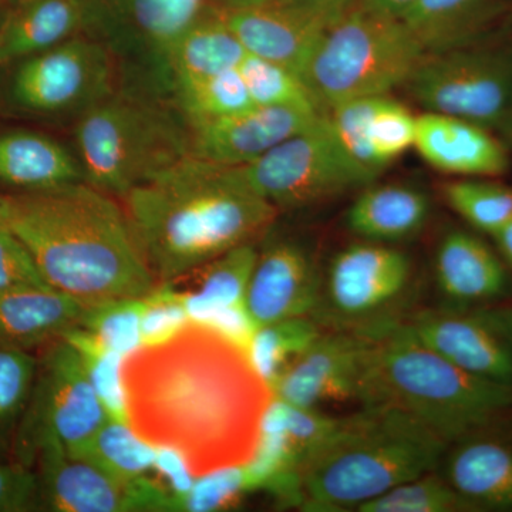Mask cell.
<instances>
[{"label": "cell", "mask_w": 512, "mask_h": 512, "mask_svg": "<svg viewBox=\"0 0 512 512\" xmlns=\"http://www.w3.org/2000/svg\"><path fill=\"white\" fill-rule=\"evenodd\" d=\"M130 426L154 446L183 451L195 476L254 456L274 399L247 353L192 322L163 345L126 357Z\"/></svg>", "instance_id": "6da1fadb"}, {"label": "cell", "mask_w": 512, "mask_h": 512, "mask_svg": "<svg viewBox=\"0 0 512 512\" xmlns=\"http://www.w3.org/2000/svg\"><path fill=\"white\" fill-rule=\"evenodd\" d=\"M5 224L47 285L84 306L141 298L158 285L124 211L86 183L10 197Z\"/></svg>", "instance_id": "7a4b0ae2"}, {"label": "cell", "mask_w": 512, "mask_h": 512, "mask_svg": "<svg viewBox=\"0 0 512 512\" xmlns=\"http://www.w3.org/2000/svg\"><path fill=\"white\" fill-rule=\"evenodd\" d=\"M124 211L158 282H174L274 222L271 202L239 180L235 167L190 154L123 197Z\"/></svg>", "instance_id": "3957f363"}, {"label": "cell", "mask_w": 512, "mask_h": 512, "mask_svg": "<svg viewBox=\"0 0 512 512\" xmlns=\"http://www.w3.org/2000/svg\"><path fill=\"white\" fill-rule=\"evenodd\" d=\"M450 444L409 414L363 407L342 417L299 468V507L357 510L397 485L437 470Z\"/></svg>", "instance_id": "277c9868"}, {"label": "cell", "mask_w": 512, "mask_h": 512, "mask_svg": "<svg viewBox=\"0 0 512 512\" xmlns=\"http://www.w3.org/2000/svg\"><path fill=\"white\" fill-rule=\"evenodd\" d=\"M421 421L448 444L512 407V384L471 375L414 338L406 325L376 326L356 399Z\"/></svg>", "instance_id": "5b68a950"}, {"label": "cell", "mask_w": 512, "mask_h": 512, "mask_svg": "<svg viewBox=\"0 0 512 512\" xmlns=\"http://www.w3.org/2000/svg\"><path fill=\"white\" fill-rule=\"evenodd\" d=\"M74 136L84 183L120 198L192 154L170 111L133 96L110 93L87 107Z\"/></svg>", "instance_id": "8992f818"}, {"label": "cell", "mask_w": 512, "mask_h": 512, "mask_svg": "<svg viewBox=\"0 0 512 512\" xmlns=\"http://www.w3.org/2000/svg\"><path fill=\"white\" fill-rule=\"evenodd\" d=\"M427 53L400 19L362 8L342 13L303 67L320 109L382 97L409 82Z\"/></svg>", "instance_id": "52a82bcc"}, {"label": "cell", "mask_w": 512, "mask_h": 512, "mask_svg": "<svg viewBox=\"0 0 512 512\" xmlns=\"http://www.w3.org/2000/svg\"><path fill=\"white\" fill-rule=\"evenodd\" d=\"M239 180L276 208L329 200L365 187L376 175L357 164L323 114L252 163L235 167Z\"/></svg>", "instance_id": "ba28073f"}, {"label": "cell", "mask_w": 512, "mask_h": 512, "mask_svg": "<svg viewBox=\"0 0 512 512\" xmlns=\"http://www.w3.org/2000/svg\"><path fill=\"white\" fill-rule=\"evenodd\" d=\"M406 86L426 111L504 128L512 109V43L481 39L427 55Z\"/></svg>", "instance_id": "9c48e42d"}, {"label": "cell", "mask_w": 512, "mask_h": 512, "mask_svg": "<svg viewBox=\"0 0 512 512\" xmlns=\"http://www.w3.org/2000/svg\"><path fill=\"white\" fill-rule=\"evenodd\" d=\"M36 382L23 424L22 446L28 453L36 454L40 447L52 443L73 454L110 419L82 357L66 340H57L47 353Z\"/></svg>", "instance_id": "30bf717a"}, {"label": "cell", "mask_w": 512, "mask_h": 512, "mask_svg": "<svg viewBox=\"0 0 512 512\" xmlns=\"http://www.w3.org/2000/svg\"><path fill=\"white\" fill-rule=\"evenodd\" d=\"M86 35L111 55L146 67L170 89L168 57L178 37L202 15L205 0H82Z\"/></svg>", "instance_id": "8fae6325"}, {"label": "cell", "mask_w": 512, "mask_h": 512, "mask_svg": "<svg viewBox=\"0 0 512 512\" xmlns=\"http://www.w3.org/2000/svg\"><path fill=\"white\" fill-rule=\"evenodd\" d=\"M99 40L82 35L20 60L10 94L30 113L82 111L111 93L113 60Z\"/></svg>", "instance_id": "7c38bea8"}, {"label": "cell", "mask_w": 512, "mask_h": 512, "mask_svg": "<svg viewBox=\"0 0 512 512\" xmlns=\"http://www.w3.org/2000/svg\"><path fill=\"white\" fill-rule=\"evenodd\" d=\"M214 13L249 55L282 64L301 77L309 56L343 12L333 0H251Z\"/></svg>", "instance_id": "4fadbf2b"}, {"label": "cell", "mask_w": 512, "mask_h": 512, "mask_svg": "<svg viewBox=\"0 0 512 512\" xmlns=\"http://www.w3.org/2000/svg\"><path fill=\"white\" fill-rule=\"evenodd\" d=\"M410 274L409 258L399 249L380 242L349 245L330 262L320 286L319 306L325 305L329 315L346 323L343 329H355L356 323H362L359 329H363L367 320L399 301Z\"/></svg>", "instance_id": "5bb4252c"}, {"label": "cell", "mask_w": 512, "mask_h": 512, "mask_svg": "<svg viewBox=\"0 0 512 512\" xmlns=\"http://www.w3.org/2000/svg\"><path fill=\"white\" fill-rule=\"evenodd\" d=\"M406 326L414 338L460 369L512 384V330L505 313L424 311Z\"/></svg>", "instance_id": "9a60e30c"}, {"label": "cell", "mask_w": 512, "mask_h": 512, "mask_svg": "<svg viewBox=\"0 0 512 512\" xmlns=\"http://www.w3.org/2000/svg\"><path fill=\"white\" fill-rule=\"evenodd\" d=\"M376 326L322 335L276 379V399L305 409L355 400Z\"/></svg>", "instance_id": "2e32d148"}, {"label": "cell", "mask_w": 512, "mask_h": 512, "mask_svg": "<svg viewBox=\"0 0 512 512\" xmlns=\"http://www.w3.org/2000/svg\"><path fill=\"white\" fill-rule=\"evenodd\" d=\"M320 116L323 114L288 107L256 106L235 116L190 126L191 151L212 163L239 167L302 133Z\"/></svg>", "instance_id": "e0dca14e"}, {"label": "cell", "mask_w": 512, "mask_h": 512, "mask_svg": "<svg viewBox=\"0 0 512 512\" xmlns=\"http://www.w3.org/2000/svg\"><path fill=\"white\" fill-rule=\"evenodd\" d=\"M318 272L305 249L279 241L258 255L247 292L248 311L256 325L311 316L320 299Z\"/></svg>", "instance_id": "ac0fdd59"}, {"label": "cell", "mask_w": 512, "mask_h": 512, "mask_svg": "<svg viewBox=\"0 0 512 512\" xmlns=\"http://www.w3.org/2000/svg\"><path fill=\"white\" fill-rule=\"evenodd\" d=\"M39 456V510L53 512H131L130 481L120 480L57 444Z\"/></svg>", "instance_id": "d6986e66"}, {"label": "cell", "mask_w": 512, "mask_h": 512, "mask_svg": "<svg viewBox=\"0 0 512 512\" xmlns=\"http://www.w3.org/2000/svg\"><path fill=\"white\" fill-rule=\"evenodd\" d=\"M414 147L441 173L461 177H497L510 167L507 148L493 130L447 114L417 116Z\"/></svg>", "instance_id": "ffe728a7"}, {"label": "cell", "mask_w": 512, "mask_h": 512, "mask_svg": "<svg viewBox=\"0 0 512 512\" xmlns=\"http://www.w3.org/2000/svg\"><path fill=\"white\" fill-rule=\"evenodd\" d=\"M447 483L474 510H512V444L470 434L444 453Z\"/></svg>", "instance_id": "44dd1931"}, {"label": "cell", "mask_w": 512, "mask_h": 512, "mask_svg": "<svg viewBox=\"0 0 512 512\" xmlns=\"http://www.w3.org/2000/svg\"><path fill=\"white\" fill-rule=\"evenodd\" d=\"M82 0H18L0 22V64L20 62L86 35Z\"/></svg>", "instance_id": "7402d4cb"}, {"label": "cell", "mask_w": 512, "mask_h": 512, "mask_svg": "<svg viewBox=\"0 0 512 512\" xmlns=\"http://www.w3.org/2000/svg\"><path fill=\"white\" fill-rule=\"evenodd\" d=\"M86 306L43 286L0 295V348L29 350L62 339L80 325Z\"/></svg>", "instance_id": "603a6c76"}, {"label": "cell", "mask_w": 512, "mask_h": 512, "mask_svg": "<svg viewBox=\"0 0 512 512\" xmlns=\"http://www.w3.org/2000/svg\"><path fill=\"white\" fill-rule=\"evenodd\" d=\"M436 281L446 298L468 305L503 295L508 276L493 249L476 235L457 229L448 232L437 248Z\"/></svg>", "instance_id": "cb8c5ba5"}, {"label": "cell", "mask_w": 512, "mask_h": 512, "mask_svg": "<svg viewBox=\"0 0 512 512\" xmlns=\"http://www.w3.org/2000/svg\"><path fill=\"white\" fill-rule=\"evenodd\" d=\"M0 181L25 192L84 183L82 164L46 134L12 130L0 134Z\"/></svg>", "instance_id": "d4e9b609"}, {"label": "cell", "mask_w": 512, "mask_h": 512, "mask_svg": "<svg viewBox=\"0 0 512 512\" xmlns=\"http://www.w3.org/2000/svg\"><path fill=\"white\" fill-rule=\"evenodd\" d=\"M248 52L215 13L195 20L168 57V83L175 93L191 84L238 69Z\"/></svg>", "instance_id": "484cf974"}, {"label": "cell", "mask_w": 512, "mask_h": 512, "mask_svg": "<svg viewBox=\"0 0 512 512\" xmlns=\"http://www.w3.org/2000/svg\"><path fill=\"white\" fill-rule=\"evenodd\" d=\"M429 212V198L417 188L375 185L356 198L346 221L357 237L384 244L417 234L426 224Z\"/></svg>", "instance_id": "4316f807"}, {"label": "cell", "mask_w": 512, "mask_h": 512, "mask_svg": "<svg viewBox=\"0 0 512 512\" xmlns=\"http://www.w3.org/2000/svg\"><path fill=\"white\" fill-rule=\"evenodd\" d=\"M495 13V0H414L400 20L433 55L483 39Z\"/></svg>", "instance_id": "83f0119b"}, {"label": "cell", "mask_w": 512, "mask_h": 512, "mask_svg": "<svg viewBox=\"0 0 512 512\" xmlns=\"http://www.w3.org/2000/svg\"><path fill=\"white\" fill-rule=\"evenodd\" d=\"M258 255L254 245L244 244L202 266L200 289L185 293L190 320L202 323L218 309L247 303L248 286Z\"/></svg>", "instance_id": "f1b7e54d"}, {"label": "cell", "mask_w": 512, "mask_h": 512, "mask_svg": "<svg viewBox=\"0 0 512 512\" xmlns=\"http://www.w3.org/2000/svg\"><path fill=\"white\" fill-rule=\"evenodd\" d=\"M70 456L84 458L120 480L147 476L156 460V446L128 423L107 419L103 426Z\"/></svg>", "instance_id": "f546056e"}, {"label": "cell", "mask_w": 512, "mask_h": 512, "mask_svg": "<svg viewBox=\"0 0 512 512\" xmlns=\"http://www.w3.org/2000/svg\"><path fill=\"white\" fill-rule=\"evenodd\" d=\"M322 336L319 325L309 316L268 323L256 329L248 357L269 387Z\"/></svg>", "instance_id": "4dcf8cb0"}, {"label": "cell", "mask_w": 512, "mask_h": 512, "mask_svg": "<svg viewBox=\"0 0 512 512\" xmlns=\"http://www.w3.org/2000/svg\"><path fill=\"white\" fill-rule=\"evenodd\" d=\"M62 339L70 343L82 357L94 392L99 396L110 419L130 424L124 376L126 356L101 345L99 340L80 326L70 329Z\"/></svg>", "instance_id": "1f68e13d"}, {"label": "cell", "mask_w": 512, "mask_h": 512, "mask_svg": "<svg viewBox=\"0 0 512 512\" xmlns=\"http://www.w3.org/2000/svg\"><path fill=\"white\" fill-rule=\"evenodd\" d=\"M238 70L255 106L288 107L323 114L311 90L288 67L248 53Z\"/></svg>", "instance_id": "d6a6232c"}, {"label": "cell", "mask_w": 512, "mask_h": 512, "mask_svg": "<svg viewBox=\"0 0 512 512\" xmlns=\"http://www.w3.org/2000/svg\"><path fill=\"white\" fill-rule=\"evenodd\" d=\"M175 94L190 126L235 116L256 107L238 69L201 80Z\"/></svg>", "instance_id": "836d02e7"}, {"label": "cell", "mask_w": 512, "mask_h": 512, "mask_svg": "<svg viewBox=\"0 0 512 512\" xmlns=\"http://www.w3.org/2000/svg\"><path fill=\"white\" fill-rule=\"evenodd\" d=\"M474 510L437 470L397 485L360 505L359 512H456Z\"/></svg>", "instance_id": "e575fe53"}, {"label": "cell", "mask_w": 512, "mask_h": 512, "mask_svg": "<svg viewBox=\"0 0 512 512\" xmlns=\"http://www.w3.org/2000/svg\"><path fill=\"white\" fill-rule=\"evenodd\" d=\"M444 195L450 207L491 237L512 220V188L481 180L454 181Z\"/></svg>", "instance_id": "d590c367"}, {"label": "cell", "mask_w": 512, "mask_h": 512, "mask_svg": "<svg viewBox=\"0 0 512 512\" xmlns=\"http://www.w3.org/2000/svg\"><path fill=\"white\" fill-rule=\"evenodd\" d=\"M141 298H119L84 308L80 328L99 340L101 345L128 356L141 348Z\"/></svg>", "instance_id": "8d00e7d4"}, {"label": "cell", "mask_w": 512, "mask_h": 512, "mask_svg": "<svg viewBox=\"0 0 512 512\" xmlns=\"http://www.w3.org/2000/svg\"><path fill=\"white\" fill-rule=\"evenodd\" d=\"M382 97H363V99L343 101L330 107L329 113L326 114L336 137L350 157L376 177L383 170L373 156L369 131L373 114Z\"/></svg>", "instance_id": "74e56055"}, {"label": "cell", "mask_w": 512, "mask_h": 512, "mask_svg": "<svg viewBox=\"0 0 512 512\" xmlns=\"http://www.w3.org/2000/svg\"><path fill=\"white\" fill-rule=\"evenodd\" d=\"M417 117L399 101L383 96L370 123V147L384 170L397 157L414 147Z\"/></svg>", "instance_id": "f35d334b"}, {"label": "cell", "mask_w": 512, "mask_h": 512, "mask_svg": "<svg viewBox=\"0 0 512 512\" xmlns=\"http://www.w3.org/2000/svg\"><path fill=\"white\" fill-rule=\"evenodd\" d=\"M190 323L185 293L174 289L173 282H158L143 296L141 315V348L163 345L177 336Z\"/></svg>", "instance_id": "ab89813d"}, {"label": "cell", "mask_w": 512, "mask_h": 512, "mask_svg": "<svg viewBox=\"0 0 512 512\" xmlns=\"http://www.w3.org/2000/svg\"><path fill=\"white\" fill-rule=\"evenodd\" d=\"M248 493L244 464L218 468L197 477L190 493L180 504V511L211 512L237 507Z\"/></svg>", "instance_id": "60d3db41"}, {"label": "cell", "mask_w": 512, "mask_h": 512, "mask_svg": "<svg viewBox=\"0 0 512 512\" xmlns=\"http://www.w3.org/2000/svg\"><path fill=\"white\" fill-rule=\"evenodd\" d=\"M36 373L37 362L28 350L0 348V423L28 403Z\"/></svg>", "instance_id": "b9f144b4"}, {"label": "cell", "mask_w": 512, "mask_h": 512, "mask_svg": "<svg viewBox=\"0 0 512 512\" xmlns=\"http://www.w3.org/2000/svg\"><path fill=\"white\" fill-rule=\"evenodd\" d=\"M43 286L49 285L28 247L5 222H0V295Z\"/></svg>", "instance_id": "7bdbcfd3"}, {"label": "cell", "mask_w": 512, "mask_h": 512, "mask_svg": "<svg viewBox=\"0 0 512 512\" xmlns=\"http://www.w3.org/2000/svg\"><path fill=\"white\" fill-rule=\"evenodd\" d=\"M39 510V477L28 464L0 461V512Z\"/></svg>", "instance_id": "ee69618b"}, {"label": "cell", "mask_w": 512, "mask_h": 512, "mask_svg": "<svg viewBox=\"0 0 512 512\" xmlns=\"http://www.w3.org/2000/svg\"><path fill=\"white\" fill-rule=\"evenodd\" d=\"M154 471L165 481V487L175 498V511H180V504L185 495L190 493L197 476L190 460L183 453L171 446H156Z\"/></svg>", "instance_id": "f6af8a7d"}, {"label": "cell", "mask_w": 512, "mask_h": 512, "mask_svg": "<svg viewBox=\"0 0 512 512\" xmlns=\"http://www.w3.org/2000/svg\"><path fill=\"white\" fill-rule=\"evenodd\" d=\"M414 3V0H363V8L400 19Z\"/></svg>", "instance_id": "bcb514c9"}, {"label": "cell", "mask_w": 512, "mask_h": 512, "mask_svg": "<svg viewBox=\"0 0 512 512\" xmlns=\"http://www.w3.org/2000/svg\"><path fill=\"white\" fill-rule=\"evenodd\" d=\"M493 238L497 242L501 254L512 265V220L507 225H504L500 231L495 232Z\"/></svg>", "instance_id": "7dc6e473"}, {"label": "cell", "mask_w": 512, "mask_h": 512, "mask_svg": "<svg viewBox=\"0 0 512 512\" xmlns=\"http://www.w3.org/2000/svg\"><path fill=\"white\" fill-rule=\"evenodd\" d=\"M10 211V197L0 195V222H5Z\"/></svg>", "instance_id": "c3c4849f"}, {"label": "cell", "mask_w": 512, "mask_h": 512, "mask_svg": "<svg viewBox=\"0 0 512 512\" xmlns=\"http://www.w3.org/2000/svg\"><path fill=\"white\" fill-rule=\"evenodd\" d=\"M504 128H505V130L508 131V133H510V136L512 137V109H511L510 116H508L507 123H505Z\"/></svg>", "instance_id": "681fc988"}, {"label": "cell", "mask_w": 512, "mask_h": 512, "mask_svg": "<svg viewBox=\"0 0 512 512\" xmlns=\"http://www.w3.org/2000/svg\"><path fill=\"white\" fill-rule=\"evenodd\" d=\"M505 318H507L508 325H510V328L512 330V312L505 313Z\"/></svg>", "instance_id": "f907efd6"}, {"label": "cell", "mask_w": 512, "mask_h": 512, "mask_svg": "<svg viewBox=\"0 0 512 512\" xmlns=\"http://www.w3.org/2000/svg\"><path fill=\"white\" fill-rule=\"evenodd\" d=\"M244 2H251V0H244ZM239 3H242V2H239Z\"/></svg>", "instance_id": "816d5d0a"}]
</instances>
